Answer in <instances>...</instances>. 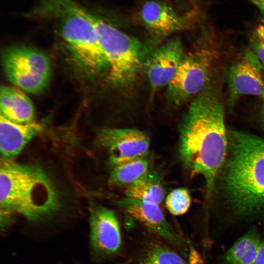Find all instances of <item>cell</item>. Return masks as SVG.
Returning <instances> with one entry per match:
<instances>
[{
  "instance_id": "8fae6325",
  "label": "cell",
  "mask_w": 264,
  "mask_h": 264,
  "mask_svg": "<svg viewBox=\"0 0 264 264\" xmlns=\"http://www.w3.org/2000/svg\"><path fill=\"white\" fill-rule=\"evenodd\" d=\"M181 40L171 39L158 47L147 63V75L151 88L167 87L174 78L185 55Z\"/></svg>"
},
{
  "instance_id": "5b68a950",
  "label": "cell",
  "mask_w": 264,
  "mask_h": 264,
  "mask_svg": "<svg viewBox=\"0 0 264 264\" xmlns=\"http://www.w3.org/2000/svg\"><path fill=\"white\" fill-rule=\"evenodd\" d=\"M92 12L107 63V79L113 87L125 88L137 80L146 61L140 41Z\"/></svg>"
},
{
  "instance_id": "e0dca14e",
  "label": "cell",
  "mask_w": 264,
  "mask_h": 264,
  "mask_svg": "<svg viewBox=\"0 0 264 264\" xmlns=\"http://www.w3.org/2000/svg\"><path fill=\"white\" fill-rule=\"evenodd\" d=\"M261 242L257 230L250 229L226 252L223 264H255Z\"/></svg>"
},
{
  "instance_id": "277c9868",
  "label": "cell",
  "mask_w": 264,
  "mask_h": 264,
  "mask_svg": "<svg viewBox=\"0 0 264 264\" xmlns=\"http://www.w3.org/2000/svg\"><path fill=\"white\" fill-rule=\"evenodd\" d=\"M40 18L57 20L60 34L78 65L94 75L107 69L106 59L91 11L74 0H40Z\"/></svg>"
},
{
  "instance_id": "7c38bea8",
  "label": "cell",
  "mask_w": 264,
  "mask_h": 264,
  "mask_svg": "<svg viewBox=\"0 0 264 264\" xmlns=\"http://www.w3.org/2000/svg\"><path fill=\"white\" fill-rule=\"evenodd\" d=\"M90 241L97 253L112 255L119 249L121 243L119 223L114 211L102 206H96L89 216Z\"/></svg>"
},
{
  "instance_id": "ba28073f",
  "label": "cell",
  "mask_w": 264,
  "mask_h": 264,
  "mask_svg": "<svg viewBox=\"0 0 264 264\" xmlns=\"http://www.w3.org/2000/svg\"><path fill=\"white\" fill-rule=\"evenodd\" d=\"M264 67L249 49H245L231 65L228 73V105L233 108L243 95L264 96Z\"/></svg>"
},
{
  "instance_id": "2e32d148",
  "label": "cell",
  "mask_w": 264,
  "mask_h": 264,
  "mask_svg": "<svg viewBox=\"0 0 264 264\" xmlns=\"http://www.w3.org/2000/svg\"><path fill=\"white\" fill-rule=\"evenodd\" d=\"M125 194L129 198L159 205L165 198V190L159 175L150 170L127 186Z\"/></svg>"
},
{
  "instance_id": "8992f818",
  "label": "cell",
  "mask_w": 264,
  "mask_h": 264,
  "mask_svg": "<svg viewBox=\"0 0 264 264\" xmlns=\"http://www.w3.org/2000/svg\"><path fill=\"white\" fill-rule=\"evenodd\" d=\"M2 63L9 81L22 91L39 93L49 84L52 73L51 63L38 49L22 45L11 46L4 51Z\"/></svg>"
},
{
  "instance_id": "4fadbf2b",
  "label": "cell",
  "mask_w": 264,
  "mask_h": 264,
  "mask_svg": "<svg viewBox=\"0 0 264 264\" xmlns=\"http://www.w3.org/2000/svg\"><path fill=\"white\" fill-rule=\"evenodd\" d=\"M43 128L42 124L36 121L17 123L0 115V151L2 159L13 160L43 131Z\"/></svg>"
},
{
  "instance_id": "9a60e30c",
  "label": "cell",
  "mask_w": 264,
  "mask_h": 264,
  "mask_svg": "<svg viewBox=\"0 0 264 264\" xmlns=\"http://www.w3.org/2000/svg\"><path fill=\"white\" fill-rule=\"evenodd\" d=\"M35 112L32 101L21 89L1 86L0 115L14 122L27 123L35 121Z\"/></svg>"
},
{
  "instance_id": "ffe728a7",
  "label": "cell",
  "mask_w": 264,
  "mask_h": 264,
  "mask_svg": "<svg viewBox=\"0 0 264 264\" xmlns=\"http://www.w3.org/2000/svg\"><path fill=\"white\" fill-rule=\"evenodd\" d=\"M191 203V197L189 191L184 188L173 190L167 195L165 205L169 212L175 216L185 214Z\"/></svg>"
},
{
  "instance_id": "5bb4252c",
  "label": "cell",
  "mask_w": 264,
  "mask_h": 264,
  "mask_svg": "<svg viewBox=\"0 0 264 264\" xmlns=\"http://www.w3.org/2000/svg\"><path fill=\"white\" fill-rule=\"evenodd\" d=\"M140 17L147 29L158 35H168L183 29L186 21L166 3L149 0L142 5Z\"/></svg>"
},
{
  "instance_id": "3957f363",
  "label": "cell",
  "mask_w": 264,
  "mask_h": 264,
  "mask_svg": "<svg viewBox=\"0 0 264 264\" xmlns=\"http://www.w3.org/2000/svg\"><path fill=\"white\" fill-rule=\"evenodd\" d=\"M60 205L58 190L41 167L13 160L1 161V215L17 214L32 221L39 220L54 213Z\"/></svg>"
},
{
  "instance_id": "44dd1931",
  "label": "cell",
  "mask_w": 264,
  "mask_h": 264,
  "mask_svg": "<svg viewBox=\"0 0 264 264\" xmlns=\"http://www.w3.org/2000/svg\"><path fill=\"white\" fill-rule=\"evenodd\" d=\"M249 48L264 67V25H258L252 33Z\"/></svg>"
},
{
  "instance_id": "cb8c5ba5",
  "label": "cell",
  "mask_w": 264,
  "mask_h": 264,
  "mask_svg": "<svg viewBox=\"0 0 264 264\" xmlns=\"http://www.w3.org/2000/svg\"><path fill=\"white\" fill-rule=\"evenodd\" d=\"M263 101V104L262 106V109H261V120L262 121V123L263 125H264V96L262 99Z\"/></svg>"
},
{
  "instance_id": "9c48e42d",
  "label": "cell",
  "mask_w": 264,
  "mask_h": 264,
  "mask_svg": "<svg viewBox=\"0 0 264 264\" xmlns=\"http://www.w3.org/2000/svg\"><path fill=\"white\" fill-rule=\"evenodd\" d=\"M97 140L107 151L112 166L147 156L149 151V137L135 129H103L99 132Z\"/></svg>"
},
{
  "instance_id": "7402d4cb",
  "label": "cell",
  "mask_w": 264,
  "mask_h": 264,
  "mask_svg": "<svg viewBox=\"0 0 264 264\" xmlns=\"http://www.w3.org/2000/svg\"><path fill=\"white\" fill-rule=\"evenodd\" d=\"M255 264H264V239L261 242Z\"/></svg>"
},
{
  "instance_id": "603a6c76",
  "label": "cell",
  "mask_w": 264,
  "mask_h": 264,
  "mask_svg": "<svg viewBox=\"0 0 264 264\" xmlns=\"http://www.w3.org/2000/svg\"><path fill=\"white\" fill-rule=\"evenodd\" d=\"M256 6L264 17V0H246Z\"/></svg>"
},
{
  "instance_id": "6da1fadb",
  "label": "cell",
  "mask_w": 264,
  "mask_h": 264,
  "mask_svg": "<svg viewBox=\"0 0 264 264\" xmlns=\"http://www.w3.org/2000/svg\"><path fill=\"white\" fill-rule=\"evenodd\" d=\"M224 119L221 93L210 82L192 101L179 127L180 160L192 175L203 177L207 201L227 154Z\"/></svg>"
},
{
  "instance_id": "7a4b0ae2",
  "label": "cell",
  "mask_w": 264,
  "mask_h": 264,
  "mask_svg": "<svg viewBox=\"0 0 264 264\" xmlns=\"http://www.w3.org/2000/svg\"><path fill=\"white\" fill-rule=\"evenodd\" d=\"M224 162V191L232 211L239 216H249L262 211L264 140L244 132L229 131Z\"/></svg>"
},
{
  "instance_id": "ac0fdd59",
  "label": "cell",
  "mask_w": 264,
  "mask_h": 264,
  "mask_svg": "<svg viewBox=\"0 0 264 264\" xmlns=\"http://www.w3.org/2000/svg\"><path fill=\"white\" fill-rule=\"evenodd\" d=\"M150 170L148 156L133 159L113 166L108 182L111 186L127 187Z\"/></svg>"
},
{
  "instance_id": "d6986e66",
  "label": "cell",
  "mask_w": 264,
  "mask_h": 264,
  "mask_svg": "<svg viewBox=\"0 0 264 264\" xmlns=\"http://www.w3.org/2000/svg\"><path fill=\"white\" fill-rule=\"evenodd\" d=\"M142 264H188L178 254L168 247L153 245L148 251Z\"/></svg>"
},
{
  "instance_id": "30bf717a",
  "label": "cell",
  "mask_w": 264,
  "mask_h": 264,
  "mask_svg": "<svg viewBox=\"0 0 264 264\" xmlns=\"http://www.w3.org/2000/svg\"><path fill=\"white\" fill-rule=\"evenodd\" d=\"M116 205L130 217L140 222L149 231L184 252L185 242L167 220L159 205L125 197Z\"/></svg>"
},
{
  "instance_id": "52a82bcc",
  "label": "cell",
  "mask_w": 264,
  "mask_h": 264,
  "mask_svg": "<svg viewBox=\"0 0 264 264\" xmlns=\"http://www.w3.org/2000/svg\"><path fill=\"white\" fill-rule=\"evenodd\" d=\"M217 53L213 47L202 44L185 53L174 78L167 87L170 102L180 106L204 89L210 83Z\"/></svg>"
}]
</instances>
